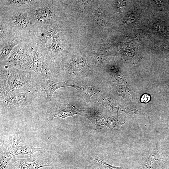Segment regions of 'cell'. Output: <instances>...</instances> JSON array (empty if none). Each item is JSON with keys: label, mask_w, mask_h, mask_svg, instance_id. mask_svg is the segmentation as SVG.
<instances>
[{"label": "cell", "mask_w": 169, "mask_h": 169, "mask_svg": "<svg viewBox=\"0 0 169 169\" xmlns=\"http://www.w3.org/2000/svg\"><path fill=\"white\" fill-rule=\"evenodd\" d=\"M0 21L23 41L30 42L37 29L30 21L26 8L0 6Z\"/></svg>", "instance_id": "obj_1"}, {"label": "cell", "mask_w": 169, "mask_h": 169, "mask_svg": "<svg viewBox=\"0 0 169 169\" xmlns=\"http://www.w3.org/2000/svg\"><path fill=\"white\" fill-rule=\"evenodd\" d=\"M64 6L59 1L36 0L27 9L28 18L35 27L58 23L65 15Z\"/></svg>", "instance_id": "obj_2"}, {"label": "cell", "mask_w": 169, "mask_h": 169, "mask_svg": "<svg viewBox=\"0 0 169 169\" xmlns=\"http://www.w3.org/2000/svg\"><path fill=\"white\" fill-rule=\"evenodd\" d=\"M30 42L33 54L30 71L35 72L40 78L53 80V76L55 72V59L48 51L47 47H41Z\"/></svg>", "instance_id": "obj_3"}, {"label": "cell", "mask_w": 169, "mask_h": 169, "mask_svg": "<svg viewBox=\"0 0 169 169\" xmlns=\"http://www.w3.org/2000/svg\"><path fill=\"white\" fill-rule=\"evenodd\" d=\"M33 54L30 42L23 41L13 49L5 62L14 68L23 71H30Z\"/></svg>", "instance_id": "obj_4"}, {"label": "cell", "mask_w": 169, "mask_h": 169, "mask_svg": "<svg viewBox=\"0 0 169 169\" xmlns=\"http://www.w3.org/2000/svg\"><path fill=\"white\" fill-rule=\"evenodd\" d=\"M41 93L36 87L24 92L10 91L6 97L0 101L1 109L9 110L31 104Z\"/></svg>", "instance_id": "obj_5"}, {"label": "cell", "mask_w": 169, "mask_h": 169, "mask_svg": "<svg viewBox=\"0 0 169 169\" xmlns=\"http://www.w3.org/2000/svg\"><path fill=\"white\" fill-rule=\"evenodd\" d=\"M75 115L85 116L93 123L95 115L92 111L89 110H80L75 106L68 103L53 104L45 113L46 117L49 121H52L55 117L65 119L69 116L73 117Z\"/></svg>", "instance_id": "obj_6"}, {"label": "cell", "mask_w": 169, "mask_h": 169, "mask_svg": "<svg viewBox=\"0 0 169 169\" xmlns=\"http://www.w3.org/2000/svg\"><path fill=\"white\" fill-rule=\"evenodd\" d=\"M32 71L20 70L12 66L8 82L10 91L24 92L32 89Z\"/></svg>", "instance_id": "obj_7"}, {"label": "cell", "mask_w": 169, "mask_h": 169, "mask_svg": "<svg viewBox=\"0 0 169 169\" xmlns=\"http://www.w3.org/2000/svg\"><path fill=\"white\" fill-rule=\"evenodd\" d=\"M55 166L49 158L40 154H33L28 158L20 159L13 157V169H38Z\"/></svg>", "instance_id": "obj_8"}, {"label": "cell", "mask_w": 169, "mask_h": 169, "mask_svg": "<svg viewBox=\"0 0 169 169\" xmlns=\"http://www.w3.org/2000/svg\"><path fill=\"white\" fill-rule=\"evenodd\" d=\"M59 24L37 27L30 42L41 47H46L48 40L62 28V25Z\"/></svg>", "instance_id": "obj_9"}, {"label": "cell", "mask_w": 169, "mask_h": 169, "mask_svg": "<svg viewBox=\"0 0 169 169\" xmlns=\"http://www.w3.org/2000/svg\"><path fill=\"white\" fill-rule=\"evenodd\" d=\"M166 161V156L157 142L156 147L143 162L141 169H163Z\"/></svg>", "instance_id": "obj_10"}, {"label": "cell", "mask_w": 169, "mask_h": 169, "mask_svg": "<svg viewBox=\"0 0 169 169\" xmlns=\"http://www.w3.org/2000/svg\"><path fill=\"white\" fill-rule=\"evenodd\" d=\"M38 85L37 87L41 92H44L46 95L47 101H50L53 98V95L54 92L57 90L63 87H71L74 88L75 85H72L61 81L57 82L53 80L40 78L39 80Z\"/></svg>", "instance_id": "obj_11"}, {"label": "cell", "mask_w": 169, "mask_h": 169, "mask_svg": "<svg viewBox=\"0 0 169 169\" xmlns=\"http://www.w3.org/2000/svg\"><path fill=\"white\" fill-rule=\"evenodd\" d=\"M62 32L55 35L53 37L52 43L48 50L51 56L55 59L64 54L67 45L66 35Z\"/></svg>", "instance_id": "obj_12"}, {"label": "cell", "mask_w": 169, "mask_h": 169, "mask_svg": "<svg viewBox=\"0 0 169 169\" xmlns=\"http://www.w3.org/2000/svg\"><path fill=\"white\" fill-rule=\"evenodd\" d=\"M12 66L5 61L0 62V100H3L10 91L8 80Z\"/></svg>", "instance_id": "obj_13"}, {"label": "cell", "mask_w": 169, "mask_h": 169, "mask_svg": "<svg viewBox=\"0 0 169 169\" xmlns=\"http://www.w3.org/2000/svg\"><path fill=\"white\" fill-rule=\"evenodd\" d=\"M1 151L8 152L14 157L16 155H32L35 152L43 151L44 147L36 148L33 146H10L1 147Z\"/></svg>", "instance_id": "obj_14"}, {"label": "cell", "mask_w": 169, "mask_h": 169, "mask_svg": "<svg viewBox=\"0 0 169 169\" xmlns=\"http://www.w3.org/2000/svg\"><path fill=\"white\" fill-rule=\"evenodd\" d=\"M96 129H101L104 126H107L112 130L115 128H118L125 123V121L118 117L115 116L108 118L101 115L96 116Z\"/></svg>", "instance_id": "obj_15"}, {"label": "cell", "mask_w": 169, "mask_h": 169, "mask_svg": "<svg viewBox=\"0 0 169 169\" xmlns=\"http://www.w3.org/2000/svg\"><path fill=\"white\" fill-rule=\"evenodd\" d=\"M23 41H25L15 36L0 46V62L6 61L14 48Z\"/></svg>", "instance_id": "obj_16"}, {"label": "cell", "mask_w": 169, "mask_h": 169, "mask_svg": "<svg viewBox=\"0 0 169 169\" xmlns=\"http://www.w3.org/2000/svg\"><path fill=\"white\" fill-rule=\"evenodd\" d=\"M36 0H0V6L18 8H30Z\"/></svg>", "instance_id": "obj_17"}, {"label": "cell", "mask_w": 169, "mask_h": 169, "mask_svg": "<svg viewBox=\"0 0 169 169\" xmlns=\"http://www.w3.org/2000/svg\"><path fill=\"white\" fill-rule=\"evenodd\" d=\"M75 88L83 98L88 102L90 101V98L93 95L98 93L100 91L99 85L93 86H80L75 85Z\"/></svg>", "instance_id": "obj_18"}, {"label": "cell", "mask_w": 169, "mask_h": 169, "mask_svg": "<svg viewBox=\"0 0 169 169\" xmlns=\"http://www.w3.org/2000/svg\"><path fill=\"white\" fill-rule=\"evenodd\" d=\"M15 36L17 35L3 22L0 21V46Z\"/></svg>", "instance_id": "obj_19"}, {"label": "cell", "mask_w": 169, "mask_h": 169, "mask_svg": "<svg viewBox=\"0 0 169 169\" xmlns=\"http://www.w3.org/2000/svg\"><path fill=\"white\" fill-rule=\"evenodd\" d=\"M13 156L10 153L4 151H0V169H5Z\"/></svg>", "instance_id": "obj_20"}, {"label": "cell", "mask_w": 169, "mask_h": 169, "mask_svg": "<svg viewBox=\"0 0 169 169\" xmlns=\"http://www.w3.org/2000/svg\"><path fill=\"white\" fill-rule=\"evenodd\" d=\"M98 162L99 163L100 166L103 167V169H133L127 167L113 166L100 161H98Z\"/></svg>", "instance_id": "obj_21"}, {"label": "cell", "mask_w": 169, "mask_h": 169, "mask_svg": "<svg viewBox=\"0 0 169 169\" xmlns=\"http://www.w3.org/2000/svg\"><path fill=\"white\" fill-rule=\"evenodd\" d=\"M138 17L135 14L132 13L127 17L126 21L127 23L130 24H135L138 21Z\"/></svg>", "instance_id": "obj_22"}, {"label": "cell", "mask_w": 169, "mask_h": 169, "mask_svg": "<svg viewBox=\"0 0 169 169\" xmlns=\"http://www.w3.org/2000/svg\"><path fill=\"white\" fill-rule=\"evenodd\" d=\"M150 99V96L147 94H144L141 98V101L142 103H146L148 102Z\"/></svg>", "instance_id": "obj_23"}, {"label": "cell", "mask_w": 169, "mask_h": 169, "mask_svg": "<svg viewBox=\"0 0 169 169\" xmlns=\"http://www.w3.org/2000/svg\"><path fill=\"white\" fill-rule=\"evenodd\" d=\"M168 132H169V135H168V138L169 140V129H168Z\"/></svg>", "instance_id": "obj_24"}]
</instances>
